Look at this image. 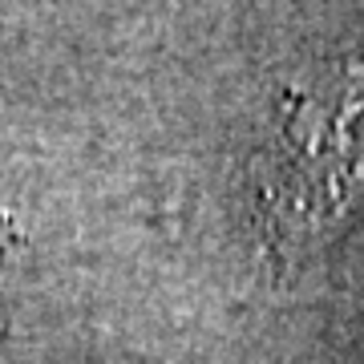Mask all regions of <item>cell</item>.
<instances>
[{
  "label": "cell",
  "mask_w": 364,
  "mask_h": 364,
  "mask_svg": "<svg viewBox=\"0 0 364 364\" xmlns=\"http://www.w3.org/2000/svg\"><path fill=\"white\" fill-rule=\"evenodd\" d=\"M255 219L275 259H304L364 198V73L291 93L255 158Z\"/></svg>",
  "instance_id": "6da1fadb"
}]
</instances>
